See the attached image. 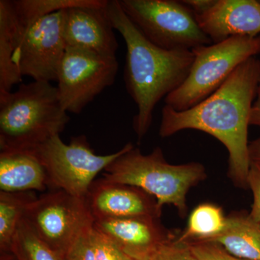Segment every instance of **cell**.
<instances>
[{
    "label": "cell",
    "mask_w": 260,
    "mask_h": 260,
    "mask_svg": "<svg viewBox=\"0 0 260 260\" xmlns=\"http://www.w3.org/2000/svg\"><path fill=\"white\" fill-rule=\"evenodd\" d=\"M182 2L194 11L195 15H198L209 9L215 0H184Z\"/></svg>",
    "instance_id": "25"
},
{
    "label": "cell",
    "mask_w": 260,
    "mask_h": 260,
    "mask_svg": "<svg viewBox=\"0 0 260 260\" xmlns=\"http://www.w3.org/2000/svg\"><path fill=\"white\" fill-rule=\"evenodd\" d=\"M249 157L250 165L260 167V137L249 143Z\"/></svg>",
    "instance_id": "26"
},
{
    "label": "cell",
    "mask_w": 260,
    "mask_h": 260,
    "mask_svg": "<svg viewBox=\"0 0 260 260\" xmlns=\"http://www.w3.org/2000/svg\"><path fill=\"white\" fill-rule=\"evenodd\" d=\"M134 148L129 143L116 153L97 155L85 135L73 137L69 144L56 135L32 150L45 168L49 190L61 189L80 198H86L98 174L121 154Z\"/></svg>",
    "instance_id": "7"
},
{
    "label": "cell",
    "mask_w": 260,
    "mask_h": 260,
    "mask_svg": "<svg viewBox=\"0 0 260 260\" xmlns=\"http://www.w3.org/2000/svg\"><path fill=\"white\" fill-rule=\"evenodd\" d=\"M88 234L95 260H134L126 255L110 238L98 230L94 225Z\"/></svg>",
    "instance_id": "20"
},
{
    "label": "cell",
    "mask_w": 260,
    "mask_h": 260,
    "mask_svg": "<svg viewBox=\"0 0 260 260\" xmlns=\"http://www.w3.org/2000/svg\"><path fill=\"white\" fill-rule=\"evenodd\" d=\"M260 2V1H259Z\"/></svg>",
    "instance_id": "29"
},
{
    "label": "cell",
    "mask_w": 260,
    "mask_h": 260,
    "mask_svg": "<svg viewBox=\"0 0 260 260\" xmlns=\"http://www.w3.org/2000/svg\"><path fill=\"white\" fill-rule=\"evenodd\" d=\"M160 219L143 216L98 219L93 225L132 259L150 260L159 249L178 235L166 229Z\"/></svg>",
    "instance_id": "13"
},
{
    "label": "cell",
    "mask_w": 260,
    "mask_h": 260,
    "mask_svg": "<svg viewBox=\"0 0 260 260\" xmlns=\"http://www.w3.org/2000/svg\"><path fill=\"white\" fill-rule=\"evenodd\" d=\"M118 69L116 56L67 47L56 81L64 110L80 114L97 95L114 84Z\"/></svg>",
    "instance_id": "9"
},
{
    "label": "cell",
    "mask_w": 260,
    "mask_h": 260,
    "mask_svg": "<svg viewBox=\"0 0 260 260\" xmlns=\"http://www.w3.org/2000/svg\"><path fill=\"white\" fill-rule=\"evenodd\" d=\"M196 260H248L233 255L216 243H185Z\"/></svg>",
    "instance_id": "21"
},
{
    "label": "cell",
    "mask_w": 260,
    "mask_h": 260,
    "mask_svg": "<svg viewBox=\"0 0 260 260\" xmlns=\"http://www.w3.org/2000/svg\"><path fill=\"white\" fill-rule=\"evenodd\" d=\"M108 180L140 188L153 196L158 205H172L181 217L187 213L186 194L207 178L203 164L191 162L173 165L160 147L145 155L133 148L111 162L103 173Z\"/></svg>",
    "instance_id": "4"
},
{
    "label": "cell",
    "mask_w": 260,
    "mask_h": 260,
    "mask_svg": "<svg viewBox=\"0 0 260 260\" xmlns=\"http://www.w3.org/2000/svg\"><path fill=\"white\" fill-rule=\"evenodd\" d=\"M11 251L18 260H65L64 254L51 249L38 237L24 218L13 238Z\"/></svg>",
    "instance_id": "19"
},
{
    "label": "cell",
    "mask_w": 260,
    "mask_h": 260,
    "mask_svg": "<svg viewBox=\"0 0 260 260\" xmlns=\"http://www.w3.org/2000/svg\"><path fill=\"white\" fill-rule=\"evenodd\" d=\"M248 188L253 193L252 206L249 215L260 223V167L250 165L247 178Z\"/></svg>",
    "instance_id": "24"
},
{
    "label": "cell",
    "mask_w": 260,
    "mask_h": 260,
    "mask_svg": "<svg viewBox=\"0 0 260 260\" xmlns=\"http://www.w3.org/2000/svg\"><path fill=\"white\" fill-rule=\"evenodd\" d=\"M38 196L35 191H0V251H11L12 243L25 212Z\"/></svg>",
    "instance_id": "18"
},
{
    "label": "cell",
    "mask_w": 260,
    "mask_h": 260,
    "mask_svg": "<svg viewBox=\"0 0 260 260\" xmlns=\"http://www.w3.org/2000/svg\"><path fill=\"white\" fill-rule=\"evenodd\" d=\"M227 216L220 207L210 203L198 205L190 214L187 226L178 234L179 242H209L221 234L226 225Z\"/></svg>",
    "instance_id": "17"
},
{
    "label": "cell",
    "mask_w": 260,
    "mask_h": 260,
    "mask_svg": "<svg viewBox=\"0 0 260 260\" xmlns=\"http://www.w3.org/2000/svg\"><path fill=\"white\" fill-rule=\"evenodd\" d=\"M70 119L57 87L35 80L20 84L15 92L0 94V150L32 151L60 135Z\"/></svg>",
    "instance_id": "3"
},
{
    "label": "cell",
    "mask_w": 260,
    "mask_h": 260,
    "mask_svg": "<svg viewBox=\"0 0 260 260\" xmlns=\"http://www.w3.org/2000/svg\"><path fill=\"white\" fill-rule=\"evenodd\" d=\"M24 219L43 242L64 255L95 222L85 198L61 189L38 197L29 205Z\"/></svg>",
    "instance_id": "8"
},
{
    "label": "cell",
    "mask_w": 260,
    "mask_h": 260,
    "mask_svg": "<svg viewBox=\"0 0 260 260\" xmlns=\"http://www.w3.org/2000/svg\"><path fill=\"white\" fill-rule=\"evenodd\" d=\"M123 11L154 45L167 51H191L213 44L194 11L182 1L119 0Z\"/></svg>",
    "instance_id": "6"
},
{
    "label": "cell",
    "mask_w": 260,
    "mask_h": 260,
    "mask_svg": "<svg viewBox=\"0 0 260 260\" xmlns=\"http://www.w3.org/2000/svg\"><path fill=\"white\" fill-rule=\"evenodd\" d=\"M194 58L182 85L164 99L165 105L184 112L203 102L239 65L260 54V36L234 37L192 49Z\"/></svg>",
    "instance_id": "5"
},
{
    "label": "cell",
    "mask_w": 260,
    "mask_h": 260,
    "mask_svg": "<svg viewBox=\"0 0 260 260\" xmlns=\"http://www.w3.org/2000/svg\"><path fill=\"white\" fill-rule=\"evenodd\" d=\"M107 10L113 28L125 42L124 80L138 107L133 126L140 142L150 129L158 103L185 81L194 56L192 51H167L149 42L126 16L119 0L108 1Z\"/></svg>",
    "instance_id": "2"
},
{
    "label": "cell",
    "mask_w": 260,
    "mask_h": 260,
    "mask_svg": "<svg viewBox=\"0 0 260 260\" xmlns=\"http://www.w3.org/2000/svg\"><path fill=\"white\" fill-rule=\"evenodd\" d=\"M107 0H81L65 9L67 47L80 48L105 56H116L119 48L107 13Z\"/></svg>",
    "instance_id": "11"
},
{
    "label": "cell",
    "mask_w": 260,
    "mask_h": 260,
    "mask_svg": "<svg viewBox=\"0 0 260 260\" xmlns=\"http://www.w3.org/2000/svg\"><path fill=\"white\" fill-rule=\"evenodd\" d=\"M65 9L39 19L27 31L13 58L22 76L30 77L35 81H57L67 49Z\"/></svg>",
    "instance_id": "10"
},
{
    "label": "cell",
    "mask_w": 260,
    "mask_h": 260,
    "mask_svg": "<svg viewBox=\"0 0 260 260\" xmlns=\"http://www.w3.org/2000/svg\"><path fill=\"white\" fill-rule=\"evenodd\" d=\"M208 242L216 243L238 257L260 260V223L249 213H232L223 232Z\"/></svg>",
    "instance_id": "16"
},
{
    "label": "cell",
    "mask_w": 260,
    "mask_h": 260,
    "mask_svg": "<svg viewBox=\"0 0 260 260\" xmlns=\"http://www.w3.org/2000/svg\"><path fill=\"white\" fill-rule=\"evenodd\" d=\"M49 189L47 173L32 151H0V191H44Z\"/></svg>",
    "instance_id": "15"
},
{
    "label": "cell",
    "mask_w": 260,
    "mask_h": 260,
    "mask_svg": "<svg viewBox=\"0 0 260 260\" xmlns=\"http://www.w3.org/2000/svg\"><path fill=\"white\" fill-rule=\"evenodd\" d=\"M260 90V60L251 57L239 65L221 86L195 107L177 112L164 106L159 128L165 138L185 129L208 133L229 152V177L241 189H249L250 169L248 128Z\"/></svg>",
    "instance_id": "1"
},
{
    "label": "cell",
    "mask_w": 260,
    "mask_h": 260,
    "mask_svg": "<svg viewBox=\"0 0 260 260\" xmlns=\"http://www.w3.org/2000/svg\"><path fill=\"white\" fill-rule=\"evenodd\" d=\"M195 15L213 44L231 37L259 36L260 2L256 0H215L209 9Z\"/></svg>",
    "instance_id": "14"
},
{
    "label": "cell",
    "mask_w": 260,
    "mask_h": 260,
    "mask_svg": "<svg viewBox=\"0 0 260 260\" xmlns=\"http://www.w3.org/2000/svg\"><path fill=\"white\" fill-rule=\"evenodd\" d=\"M250 125L259 126L260 128V90L251 110Z\"/></svg>",
    "instance_id": "27"
},
{
    "label": "cell",
    "mask_w": 260,
    "mask_h": 260,
    "mask_svg": "<svg viewBox=\"0 0 260 260\" xmlns=\"http://www.w3.org/2000/svg\"><path fill=\"white\" fill-rule=\"evenodd\" d=\"M89 231L83 234L65 254V260H95Z\"/></svg>",
    "instance_id": "23"
},
{
    "label": "cell",
    "mask_w": 260,
    "mask_h": 260,
    "mask_svg": "<svg viewBox=\"0 0 260 260\" xmlns=\"http://www.w3.org/2000/svg\"><path fill=\"white\" fill-rule=\"evenodd\" d=\"M178 236V235H177ZM150 260H196L187 244L179 242L177 237L167 243L155 253Z\"/></svg>",
    "instance_id": "22"
},
{
    "label": "cell",
    "mask_w": 260,
    "mask_h": 260,
    "mask_svg": "<svg viewBox=\"0 0 260 260\" xmlns=\"http://www.w3.org/2000/svg\"><path fill=\"white\" fill-rule=\"evenodd\" d=\"M85 199L95 220L161 216L162 208L153 196L137 186L104 177L92 183Z\"/></svg>",
    "instance_id": "12"
},
{
    "label": "cell",
    "mask_w": 260,
    "mask_h": 260,
    "mask_svg": "<svg viewBox=\"0 0 260 260\" xmlns=\"http://www.w3.org/2000/svg\"><path fill=\"white\" fill-rule=\"evenodd\" d=\"M0 260H18L13 251H3L1 252Z\"/></svg>",
    "instance_id": "28"
}]
</instances>
